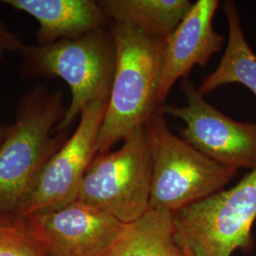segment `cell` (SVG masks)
Segmentation results:
<instances>
[{"label": "cell", "instance_id": "6da1fadb", "mask_svg": "<svg viewBox=\"0 0 256 256\" xmlns=\"http://www.w3.org/2000/svg\"><path fill=\"white\" fill-rule=\"evenodd\" d=\"M116 68L110 100L96 144L104 153L146 124L158 110L165 39L151 36L137 27L113 23Z\"/></svg>", "mask_w": 256, "mask_h": 256}, {"label": "cell", "instance_id": "7a4b0ae2", "mask_svg": "<svg viewBox=\"0 0 256 256\" xmlns=\"http://www.w3.org/2000/svg\"><path fill=\"white\" fill-rule=\"evenodd\" d=\"M66 108L63 92L36 84L19 102L16 120L0 144V212H18L48 160L68 132H56Z\"/></svg>", "mask_w": 256, "mask_h": 256}, {"label": "cell", "instance_id": "3957f363", "mask_svg": "<svg viewBox=\"0 0 256 256\" xmlns=\"http://www.w3.org/2000/svg\"><path fill=\"white\" fill-rule=\"evenodd\" d=\"M19 54L22 78L58 77L70 88L72 102L56 132L68 131L90 102L110 96L116 68L111 28L48 45H26Z\"/></svg>", "mask_w": 256, "mask_h": 256}, {"label": "cell", "instance_id": "277c9868", "mask_svg": "<svg viewBox=\"0 0 256 256\" xmlns=\"http://www.w3.org/2000/svg\"><path fill=\"white\" fill-rule=\"evenodd\" d=\"M146 126L152 158L149 208L174 214L220 192L238 170L220 164L168 128L156 111Z\"/></svg>", "mask_w": 256, "mask_h": 256}, {"label": "cell", "instance_id": "5b68a950", "mask_svg": "<svg viewBox=\"0 0 256 256\" xmlns=\"http://www.w3.org/2000/svg\"><path fill=\"white\" fill-rule=\"evenodd\" d=\"M256 168L239 182L174 214L178 242L192 256H232L254 248Z\"/></svg>", "mask_w": 256, "mask_h": 256}, {"label": "cell", "instance_id": "8992f818", "mask_svg": "<svg viewBox=\"0 0 256 256\" xmlns=\"http://www.w3.org/2000/svg\"><path fill=\"white\" fill-rule=\"evenodd\" d=\"M122 142L118 150L93 158L77 200L129 223L149 209L152 158L146 126Z\"/></svg>", "mask_w": 256, "mask_h": 256}, {"label": "cell", "instance_id": "52a82bcc", "mask_svg": "<svg viewBox=\"0 0 256 256\" xmlns=\"http://www.w3.org/2000/svg\"><path fill=\"white\" fill-rule=\"evenodd\" d=\"M110 97L90 102L80 115L79 124L63 146L46 162L32 189L19 208L28 218L61 209L78 198L84 174L96 153V144Z\"/></svg>", "mask_w": 256, "mask_h": 256}, {"label": "cell", "instance_id": "ba28073f", "mask_svg": "<svg viewBox=\"0 0 256 256\" xmlns=\"http://www.w3.org/2000/svg\"><path fill=\"white\" fill-rule=\"evenodd\" d=\"M182 90L185 106H164L158 111L184 122L183 140L220 164L236 170L256 168V124L240 122L224 115L187 79L182 82Z\"/></svg>", "mask_w": 256, "mask_h": 256}, {"label": "cell", "instance_id": "9c48e42d", "mask_svg": "<svg viewBox=\"0 0 256 256\" xmlns=\"http://www.w3.org/2000/svg\"><path fill=\"white\" fill-rule=\"evenodd\" d=\"M25 218L28 232L52 256H104L124 226L112 214L78 200Z\"/></svg>", "mask_w": 256, "mask_h": 256}, {"label": "cell", "instance_id": "30bf717a", "mask_svg": "<svg viewBox=\"0 0 256 256\" xmlns=\"http://www.w3.org/2000/svg\"><path fill=\"white\" fill-rule=\"evenodd\" d=\"M218 0H198L174 32L165 39L162 78L158 92V110L167 99L174 82L189 76L194 66H205L218 54L225 36L216 32L214 16Z\"/></svg>", "mask_w": 256, "mask_h": 256}, {"label": "cell", "instance_id": "8fae6325", "mask_svg": "<svg viewBox=\"0 0 256 256\" xmlns=\"http://www.w3.org/2000/svg\"><path fill=\"white\" fill-rule=\"evenodd\" d=\"M26 12L39 24L38 45L77 39L106 27V18L99 1L93 0H3Z\"/></svg>", "mask_w": 256, "mask_h": 256}, {"label": "cell", "instance_id": "7c38bea8", "mask_svg": "<svg viewBox=\"0 0 256 256\" xmlns=\"http://www.w3.org/2000/svg\"><path fill=\"white\" fill-rule=\"evenodd\" d=\"M104 256H192L178 242L174 214L148 210L124 223L119 236Z\"/></svg>", "mask_w": 256, "mask_h": 256}, {"label": "cell", "instance_id": "4fadbf2b", "mask_svg": "<svg viewBox=\"0 0 256 256\" xmlns=\"http://www.w3.org/2000/svg\"><path fill=\"white\" fill-rule=\"evenodd\" d=\"M99 4L113 23L133 25L160 39L174 32L192 6L189 0H101Z\"/></svg>", "mask_w": 256, "mask_h": 256}, {"label": "cell", "instance_id": "5bb4252c", "mask_svg": "<svg viewBox=\"0 0 256 256\" xmlns=\"http://www.w3.org/2000/svg\"><path fill=\"white\" fill-rule=\"evenodd\" d=\"M223 10L229 26V40L218 66L203 79L198 90L204 96L221 86L238 82L256 96V54L243 32L238 5L232 0L225 1Z\"/></svg>", "mask_w": 256, "mask_h": 256}, {"label": "cell", "instance_id": "9a60e30c", "mask_svg": "<svg viewBox=\"0 0 256 256\" xmlns=\"http://www.w3.org/2000/svg\"><path fill=\"white\" fill-rule=\"evenodd\" d=\"M27 226L0 224V256H46Z\"/></svg>", "mask_w": 256, "mask_h": 256}, {"label": "cell", "instance_id": "2e32d148", "mask_svg": "<svg viewBox=\"0 0 256 256\" xmlns=\"http://www.w3.org/2000/svg\"><path fill=\"white\" fill-rule=\"evenodd\" d=\"M26 44H24L16 34L8 30L0 20V62L8 54H20Z\"/></svg>", "mask_w": 256, "mask_h": 256}, {"label": "cell", "instance_id": "e0dca14e", "mask_svg": "<svg viewBox=\"0 0 256 256\" xmlns=\"http://www.w3.org/2000/svg\"><path fill=\"white\" fill-rule=\"evenodd\" d=\"M10 126L0 124V144L3 142L5 138L7 137L9 132Z\"/></svg>", "mask_w": 256, "mask_h": 256}, {"label": "cell", "instance_id": "ac0fdd59", "mask_svg": "<svg viewBox=\"0 0 256 256\" xmlns=\"http://www.w3.org/2000/svg\"><path fill=\"white\" fill-rule=\"evenodd\" d=\"M46 256H50V254H48Z\"/></svg>", "mask_w": 256, "mask_h": 256}]
</instances>
